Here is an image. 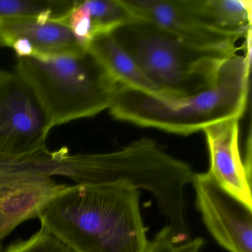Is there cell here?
Returning a JSON list of instances; mask_svg holds the SVG:
<instances>
[{
	"instance_id": "6da1fadb",
	"label": "cell",
	"mask_w": 252,
	"mask_h": 252,
	"mask_svg": "<svg viewBox=\"0 0 252 252\" xmlns=\"http://www.w3.org/2000/svg\"><path fill=\"white\" fill-rule=\"evenodd\" d=\"M140 191L123 182L68 186L41 210V225L77 252H144Z\"/></svg>"
},
{
	"instance_id": "7a4b0ae2",
	"label": "cell",
	"mask_w": 252,
	"mask_h": 252,
	"mask_svg": "<svg viewBox=\"0 0 252 252\" xmlns=\"http://www.w3.org/2000/svg\"><path fill=\"white\" fill-rule=\"evenodd\" d=\"M50 175L70 178L76 184L123 182L150 192L180 241L189 239L185 218L184 189L192 181L189 165L163 151L147 137L116 151L70 155L67 147L54 151Z\"/></svg>"
},
{
	"instance_id": "3957f363",
	"label": "cell",
	"mask_w": 252,
	"mask_h": 252,
	"mask_svg": "<svg viewBox=\"0 0 252 252\" xmlns=\"http://www.w3.org/2000/svg\"><path fill=\"white\" fill-rule=\"evenodd\" d=\"M251 58L234 54L220 67L213 83L191 95H156L122 88L112 117L142 127L188 135L226 119H241L247 107Z\"/></svg>"
},
{
	"instance_id": "277c9868",
	"label": "cell",
	"mask_w": 252,
	"mask_h": 252,
	"mask_svg": "<svg viewBox=\"0 0 252 252\" xmlns=\"http://www.w3.org/2000/svg\"><path fill=\"white\" fill-rule=\"evenodd\" d=\"M16 72L33 88L53 128L110 108L122 87L88 51L49 58L20 57Z\"/></svg>"
},
{
	"instance_id": "5b68a950",
	"label": "cell",
	"mask_w": 252,
	"mask_h": 252,
	"mask_svg": "<svg viewBox=\"0 0 252 252\" xmlns=\"http://www.w3.org/2000/svg\"><path fill=\"white\" fill-rule=\"evenodd\" d=\"M112 35L163 95L185 96L206 89L228 57L197 49L171 32L138 19Z\"/></svg>"
},
{
	"instance_id": "8992f818",
	"label": "cell",
	"mask_w": 252,
	"mask_h": 252,
	"mask_svg": "<svg viewBox=\"0 0 252 252\" xmlns=\"http://www.w3.org/2000/svg\"><path fill=\"white\" fill-rule=\"evenodd\" d=\"M51 119L30 84L17 72L0 70V158L40 163L51 158L46 145Z\"/></svg>"
},
{
	"instance_id": "52a82bcc",
	"label": "cell",
	"mask_w": 252,
	"mask_h": 252,
	"mask_svg": "<svg viewBox=\"0 0 252 252\" xmlns=\"http://www.w3.org/2000/svg\"><path fill=\"white\" fill-rule=\"evenodd\" d=\"M138 20L153 23L175 34L194 48L229 57L240 48L241 38L221 32L199 12L194 0H121Z\"/></svg>"
},
{
	"instance_id": "ba28073f",
	"label": "cell",
	"mask_w": 252,
	"mask_h": 252,
	"mask_svg": "<svg viewBox=\"0 0 252 252\" xmlns=\"http://www.w3.org/2000/svg\"><path fill=\"white\" fill-rule=\"evenodd\" d=\"M196 206L211 235L228 252H252V209L207 173H194Z\"/></svg>"
},
{
	"instance_id": "9c48e42d",
	"label": "cell",
	"mask_w": 252,
	"mask_h": 252,
	"mask_svg": "<svg viewBox=\"0 0 252 252\" xmlns=\"http://www.w3.org/2000/svg\"><path fill=\"white\" fill-rule=\"evenodd\" d=\"M37 169L0 175V240L20 224L38 218L41 210L68 187Z\"/></svg>"
},
{
	"instance_id": "30bf717a",
	"label": "cell",
	"mask_w": 252,
	"mask_h": 252,
	"mask_svg": "<svg viewBox=\"0 0 252 252\" xmlns=\"http://www.w3.org/2000/svg\"><path fill=\"white\" fill-rule=\"evenodd\" d=\"M0 47L12 48L18 58L77 55L87 51L65 23L37 18L0 19Z\"/></svg>"
},
{
	"instance_id": "8fae6325",
	"label": "cell",
	"mask_w": 252,
	"mask_h": 252,
	"mask_svg": "<svg viewBox=\"0 0 252 252\" xmlns=\"http://www.w3.org/2000/svg\"><path fill=\"white\" fill-rule=\"evenodd\" d=\"M239 122L232 118L203 129L209 156L206 172L222 189L252 209V175L240 155Z\"/></svg>"
},
{
	"instance_id": "7c38bea8",
	"label": "cell",
	"mask_w": 252,
	"mask_h": 252,
	"mask_svg": "<svg viewBox=\"0 0 252 252\" xmlns=\"http://www.w3.org/2000/svg\"><path fill=\"white\" fill-rule=\"evenodd\" d=\"M136 20L121 0H76L63 20L85 50L91 41Z\"/></svg>"
},
{
	"instance_id": "4fadbf2b",
	"label": "cell",
	"mask_w": 252,
	"mask_h": 252,
	"mask_svg": "<svg viewBox=\"0 0 252 252\" xmlns=\"http://www.w3.org/2000/svg\"><path fill=\"white\" fill-rule=\"evenodd\" d=\"M122 87L156 95H163L138 68L132 57L118 43L113 35L91 41L87 48Z\"/></svg>"
},
{
	"instance_id": "5bb4252c",
	"label": "cell",
	"mask_w": 252,
	"mask_h": 252,
	"mask_svg": "<svg viewBox=\"0 0 252 252\" xmlns=\"http://www.w3.org/2000/svg\"><path fill=\"white\" fill-rule=\"evenodd\" d=\"M194 3L202 16L221 32L246 38L252 31V1L194 0Z\"/></svg>"
},
{
	"instance_id": "9a60e30c",
	"label": "cell",
	"mask_w": 252,
	"mask_h": 252,
	"mask_svg": "<svg viewBox=\"0 0 252 252\" xmlns=\"http://www.w3.org/2000/svg\"><path fill=\"white\" fill-rule=\"evenodd\" d=\"M76 0H0V19L37 18L63 22Z\"/></svg>"
},
{
	"instance_id": "2e32d148",
	"label": "cell",
	"mask_w": 252,
	"mask_h": 252,
	"mask_svg": "<svg viewBox=\"0 0 252 252\" xmlns=\"http://www.w3.org/2000/svg\"><path fill=\"white\" fill-rule=\"evenodd\" d=\"M2 252H77L51 231L41 225L40 228L26 240L11 243Z\"/></svg>"
},
{
	"instance_id": "e0dca14e",
	"label": "cell",
	"mask_w": 252,
	"mask_h": 252,
	"mask_svg": "<svg viewBox=\"0 0 252 252\" xmlns=\"http://www.w3.org/2000/svg\"><path fill=\"white\" fill-rule=\"evenodd\" d=\"M203 246V239L200 237L180 241L166 225L149 240L144 252H200Z\"/></svg>"
},
{
	"instance_id": "ac0fdd59",
	"label": "cell",
	"mask_w": 252,
	"mask_h": 252,
	"mask_svg": "<svg viewBox=\"0 0 252 252\" xmlns=\"http://www.w3.org/2000/svg\"><path fill=\"white\" fill-rule=\"evenodd\" d=\"M3 241L0 240V252H3Z\"/></svg>"
},
{
	"instance_id": "d6986e66",
	"label": "cell",
	"mask_w": 252,
	"mask_h": 252,
	"mask_svg": "<svg viewBox=\"0 0 252 252\" xmlns=\"http://www.w3.org/2000/svg\"><path fill=\"white\" fill-rule=\"evenodd\" d=\"M0 48H1V47H0Z\"/></svg>"
}]
</instances>
